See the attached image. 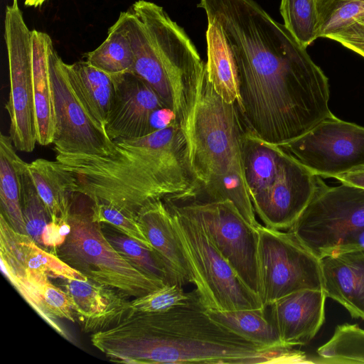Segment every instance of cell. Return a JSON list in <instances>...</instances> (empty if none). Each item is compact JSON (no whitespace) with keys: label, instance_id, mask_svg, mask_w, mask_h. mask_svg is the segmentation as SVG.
Instances as JSON below:
<instances>
[{"label":"cell","instance_id":"obj_19","mask_svg":"<svg viewBox=\"0 0 364 364\" xmlns=\"http://www.w3.org/2000/svg\"><path fill=\"white\" fill-rule=\"evenodd\" d=\"M321 265L326 296L364 321V249L323 257Z\"/></svg>","mask_w":364,"mask_h":364},{"label":"cell","instance_id":"obj_14","mask_svg":"<svg viewBox=\"0 0 364 364\" xmlns=\"http://www.w3.org/2000/svg\"><path fill=\"white\" fill-rule=\"evenodd\" d=\"M48 62L53 91L56 153L104 156L111 152L113 141L92 116L72 83L66 63L48 46Z\"/></svg>","mask_w":364,"mask_h":364},{"label":"cell","instance_id":"obj_36","mask_svg":"<svg viewBox=\"0 0 364 364\" xmlns=\"http://www.w3.org/2000/svg\"><path fill=\"white\" fill-rule=\"evenodd\" d=\"M329 38L364 58V14Z\"/></svg>","mask_w":364,"mask_h":364},{"label":"cell","instance_id":"obj_13","mask_svg":"<svg viewBox=\"0 0 364 364\" xmlns=\"http://www.w3.org/2000/svg\"><path fill=\"white\" fill-rule=\"evenodd\" d=\"M4 39L10 82L5 105L10 119L9 136L18 151L31 152L37 143L32 87L33 30L26 24L18 0L6 8Z\"/></svg>","mask_w":364,"mask_h":364},{"label":"cell","instance_id":"obj_11","mask_svg":"<svg viewBox=\"0 0 364 364\" xmlns=\"http://www.w3.org/2000/svg\"><path fill=\"white\" fill-rule=\"evenodd\" d=\"M0 262L4 277L31 308L58 333L57 319L46 311L41 290L49 277L88 279L52 252H47L27 234L16 232L0 215Z\"/></svg>","mask_w":364,"mask_h":364},{"label":"cell","instance_id":"obj_39","mask_svg":"<svg viewBox=\"0 0 364 364\" xmlns=\"http://www.w3.org/2000/svg\"><path fill=\"white\" fill-rule=\"evenodd\" d=\"M46 0H25V5L27 6H41Z\"/></svg>","mask_w":364,"mask_h":364},{"label":"cell","instance_id":"obj_34","mask_svg":"<svg viewBox=\"0 0 364 364\" xmlns=\"http://www.w3.org/2000/svg\"><path fill=\"white\" fill-rule=\"evenodd\" d=\"M190 295L191 292H185L181 285L165 284L132 300L131 308L141 312L163 311L185 302Z\"/></svg>","mask_w":364,"mask_h":364},{"label":"cell","instance_id":"obj_2","mask_svg":"<svg viewBox=\"0 0 364 364\" xmlns=\"http://www.w3.org/2000/svg\"><path fill=\"white\" fill-rule=\"evenodd\" d=\"M110 360L132 364L272 363L263 348L213 320L196 289L183 303L159 312L132 311L117 324L91 333Z\"/></svg>","mask_w":364,"mask_h":364},{"label":"cell","instance_id":"obj_4","mask_svg":"<svg viewBox=\"0 0 364 364\" xmlns=\"http://www.w3.org/2000/svg\"><path fill=\"white\" fill-rule=\"evenodd\" d=\"M180 125L186 139L194 185L210 198L231 200L243 218L256 228L259 223L242 162V139L246 128L236 102H226L219 96L205 67L197 80Z\"/></svg>","mask_w":364,"mask_h":364},{"label":"cell","instance_id":"obj_25","mask_svg":"<svg viewBox=\"0 0 364 364\" xmlns=\"http://www.w3.org/2000/svg\"><path fill=\"white\" fill-rule=\"evenodd\" d=\"M10 136H0L1 214L20 233L26 234L21 208V181L18 161Z\"/></svg>","mask_w":364,"mask_h":364},{"label":"cell","instance_id":"obj_38","mask_svg":"<svg viewBox=\"0 0 364 364\" xmlns=\"http://www.w3.org/2000/svg\"><path fill=\"white\" fill-rule=\"evenodd\" d=\"M334 178L341 183L364 188V166L345 173L337 175Z\"/></svg>","mask_w":364,"mask_h":364},{"label":"cell","instance_id":"obj_27","mask_svg":"<svg viewBox=\"0 0 364 364\" xmlns=\"http://www.w3.org/2000/svg\"><path fill=\"white\" fill-rule=\"evenodd\" d=\"M107 34L99 47L85 54V60L111 76L132 73L134 53L120 16Z\"/></svg>","mask_w":364,"mask_h":364},{"label":"cell","instance_id":"obj_35","mask_svg":"<svg viewBox=\"0 0 364 364\" xmlns=\"http://www.w3.org/2000/svg\"><path fill=\"white\" fill-rule=\"evenodd\" d=\"M41 296L46 311L52 317L75 321V315L67 293L53 284L50 279L43 286Z\"/></svg>","mask_w":364,"mask_h":364},{"label":"cell","instance_id":"obj_28","mask_svg":"<svg viewBox=\"0 0 364 364\" xmlns=\"http://www.w3.org/2000/svg\"><path fill=\"white\" fill-rule=\"evenodd\" d=\"M106 237L118 252L143 272L163 281L166 284L182 286L186 284L181 275L167 264L154 250L122 233L109 234Z\"/></svg>","mask_w":364,"mask_h":364},{"label":"cell","instance_id":"obj_3","mask_svg":"<svg viewBox=\"0 0 364 364\" xmlns=\"http://www.w3.org/2000/svg\"><path fill=\"white\" fill-rule=\"evenodd\" d=\"M107 155L57 153L77 178V193L136 217L146 204L194 183L183 131L174 122L137 138L113 140Z\"/></svg>","mask_w":364,"mask_h":364},{"label":"cell","instance_id":"obj_29","mask_svg":"<svg viewBox=\"0 0 364 364\" xmlns=\"http://www.w3.org/2000/svg\"><path fill=\"white\" fill-rule=\"evenodd\" d=\"M317 353L314 363H364V329L358 324L338 325Z\"/></svg>","mask_w":364,"mask_h":364},{"label":"cell","instance_id":"obj_33","mask_svg":"<svg viewBox=\"0 0 364 364\" xmlns=\"http://www.w3.org/2000/svg\"><path fill=\"white\" fill-rule=\"evenodd\" d=\"M90 210L94 221L109 224L122 234L154 250L146 237L136 217L129 215L112 205L103 203H93Z\"/></svg>","mask_w":364,"mask_h":364},{"label":"cell","instance_id":"obj_1","mask_svg":"<svg viewBox=\"0 0 364 364\" xmlns=\"http://www.w3.org/2000/svg\"><path fill=\"white\" fill-rule=\"evenodd\" d=\"M236 66V102L247 130L282 145L333 115L328 77L284 24L254 0H200Z\"/></svg>","mask_w":364,"mask_h":364},{"label":"cell","instance_id":"obj_17","mask_svg":"<svg viewBox=\"0 0 364 364\" xmlns=\"http://www.w3.org/2000/svg\"><path fill=\"white\" fill-rule=\"evenodd\" d=\"M324 290L302 289L282 297L269 307V318L285 347L306 345L325 321Z\"/></svg>","mask_w":364,"mask_h":364},{"label":"cell","instance_id":"obj_12","mask_svg":"<svg viewBox=\"0 0 364 364\" xmlns=\"http://www.w3.org/2000/svg\"><path fill=\"white\" fill-rule=\"evenodd\" d=\"M255 228L258 235L259 296L265 308L294 291L323 290L321 259L289 231L260 223Z\"/></svg>","mask_w":364,"mask_h":364},{"label":"cell","instance_id":"obj_32","mask_svg":"<svg viewBox=\"0 0 364 364\" xmlns=\"http://www.w3.org/2000/svg\"><path fill=\"white\" fill-rule=\"evenodd\" d=\"M319 38H329L364 14V0H316Z\"/></svg>","mask_w":364,"mask_h":364},{"label":"cell","instance_id":"obj_18","mask_svg":"<svg viewBox=\"0 0 364 364\" xmlns=\"http://www.w3.org/2000/svg\"><path fill=\"white\" fill-rule=\"evenodd\" d=\"M65 280V291L82 330L87 333L109 328L132 311L131 301L117 289L90 279Z\"/></svg>","mask_w":364,"mask_h":364},{"label":"cell","instance_id":"obj_8","mask_svg":"<svg viewBox=\"0 0 364 364\" xmlns=\"http://www.w3.org/2000/svg\"><path fill=\"white\" fill-rule=\"evenodd\" d=\"M68 222L70 232L52 252L88 279L135 298L166 284L118 252L102 231V223L92 220L91 210L75 209L73 203Z\"/></svg>","mask_w":364,"mask_h":364},{"label":"cell","instance_id":"obj_24","mask_svg":"<svg viewBox=\"0 0 364 364\" xmlns=\"http://www.w3.org/2000/svg\"><path fill=\"white\" fill-rule=\"evenodd\" d=\"M208 79L215 92L226 102L235 103L239 99L236 66L230 49L220 28L208 21L206 31Z\"/></svg>","mask_w":364,"mask_h":364},{"label":"cell","instance_id":"obj_5","mask_svg":"<svg viewBox=\"0 0 364 364\" xmlns=\"http://www.w3.org/2000/svg\"><path fill=\"white\" fill-rule=\"evenodd\" d=\"M119 16L134 53L132 73L154 90L181 124L205 63L186 31L161 6L139 0Z\"/></svg>","mask_w":364,"mask_h":364},{"label":"cell","instance_id":"obj_9","mask_svg":"<svg viewBox=\"0 0 364 364\" xmlns=\"http://www.w3.org/2000/svg\"><path fill=\"white\" fill-rule=\"evenodd\" d=\"M164 204L171 215L203 305L220 311L265 309L259 296L242 281L203 227L176 208Z\"/></svg>","mask_w":364,"mask_h":364},{"label":"cell","instance_id":"obj_6","mask_svg":"<svg viewBox=\"0 0 364 364\" xmlns=\"http://www.w3.org/2000/svg\"><path fill=\"white\" fill-rule=\"evenodd\" d=\"M241 155L255 214L264 226L288 230L311 200L320 176L279 145L268 143L247 129Z\"/></svg>","mask_w":364,"mask_h":364},{"label":"cell","instance_id":"obj_30","mask_svg":"<svg viewBox=\"0 0 364 364\" xmlns=\"http://www.w3.org/2000/svg\"><path fill=\"white\" fill-rule=\"evenodd\" d=\"M284 25L304 48L319 38L316 0H281Z\"/></svg>","mask_w":364,"mask_h":364},{"label":"cell","instance_id":"obj_20","mask_svg":"<svg viewBox=\"0 0 364 364\" xmlns=\"http://www.w3.org/2000/svg\"><path fill=\"white\" fill-rule=\"evenodd\" d=\"M141 229L156 252L186 283H193L194 275L175 230L171 215L163 200L151 202L137 213Z\"/></svg>","mask_w":364,"mask_h":364},{"label":"cell","instance_id":"obj_22","mask_svg":"<svg viewBox=\"0 0 364 364\" xmlns=\"http://www.w3.org/2000/svg\"><path fill=\"white\" fill-rule=\"evenodd\" d=\"M28 169L50 220H68L77 193L75 176L57 160L37 159L28 164Z\"/></svg>","mask_w":364,"mask_h":364},{"label":"cell","instance_id":"obj_23","mask_svg":"<svg viewBox=\"0 0 364 364\" xmlns=\"http://www.w3.org/2000/svg\"><path fill=\"white\" fill-rule=\"evenodd\" d=\"M65 66L72 83L91 114L105 128L115 94L113 77L86 60L66 63Z\"/></svg>","mask_w":364,"mask_h":364},{"label":"cell","instance_id":"obj_10","mask_svg":"<svg viewBox=\"0 0 364 364\" xmlns=\"http://www.w3.org/2000/svg\"><path fill=\"white\" fill-rule=\"evenodd\" d=\"M197 220L246 286L259 295L258 235L230 200H215L193 185L163 199Z\"/></svg>","mask_w":364,"mask_h":364},{"label":"cell","instance_id":"obj_16","mask_svg":"<svg viewBox=\"0 0 364 364\" xmlns=\"http://www.w3.org/2000/svg\"><path fill=\"white\" fill-rule=\"evenodd\" d=\"M112 77L116 90L105 126L109 139L137 138L154 132V114L166 108L157 93L133 73Z\"/></svg>","mask_w":364,"mask_h":364},{"label":"cell","instance_id":"obj_15","mask_svg":"<svg viewBox=\"0 0 364 364\" xmlns=\"http://www.w3.org/2000/svg\"><path fill=\"white\" fill-rule=\"evenodd\" d=\"M279 146L320 177L334 178L364 166V127L333 114Z\"/></svg>","mask_w":364,"mask_h":364},{"label":"cell","instance_id":"obj_21","mask_svg":"<svg viewBox=\"0 0 364 364\" xmlns=\"http://www.w3.org/2000/svg\"><path fill=\"white\" fill-rule=\"evenodd\" d=\"M52 41L46 33L33 30L32 87L37 143L53 144L55 133L53 91L48 62V46Z\"/></svg>","mask_w":364,"mask_h":364},{"label":"cell","instance_id":"obj_31","mask_svg":"<svg viewBox=\"0 0 364 364\" xmlns=\"http://www.w3.org/2000/svg\"><path fill=\"white\" fill-rule=\"evenodd\" d=\"M18 166L21 181V208L26 232L37 244L42 245L41 234L50 219L32 181L28 164L19 157Z\"/></svg>","mask_w":364,"mask_h":364},{"label":"cell","instance_id":"obj_7","mask_svg":"<svg viewBox=\"0 0 364 364\" xmlns=\"http://www.w3.org/2000/svg\"><path fill=\"white\" fill-rule=\"evenodd\" d=\"M288 231L319 259L364 249V188L346 183L331 187L320 178Z\"/></svg>","mask_w":364,"mask_h":364},{"label":"cell","instance_id":"obj_26","mask_svg":"<svg viewBox=\"0 0 364 364\" xmlns=\"http://www.w3.org/2000/svg\"><path fill=\"white\" fill-rule=\"evenodd\" d=\"M266 309L232 311L207 309V313L213 320L263 348H289L283 345L277 328L266 316Z\"/></svg>","mask_w":364,"mask_h":364},{"label":"cell","instance_id":"obj_37","mask_svg":"<svg viewBox=\"0 0 364 364\" xmlns=\"http://www.w3.org/2000/svg\"><path fill=\"white\" fill-rule=\"evenodd\" d=\"M71 230L68 220H50L45 226L41 234L42 245L55 249L62 245Z\"/></svg>","mask_w":364,"mask_h":364}]
</instances>
